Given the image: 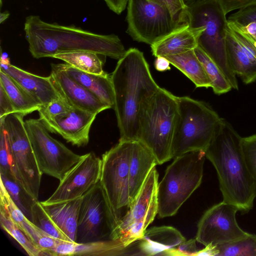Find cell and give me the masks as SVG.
Masks as SVG:
<instances>
[{"mask_svg":"<svg viewBox=\"0 0 256 256\" xmlns=\"http://www.w3.org/2000/svg\"><path fill=\"white\" fill-rule=\"evenodd\" d=\"M138 241L140 254L178 256L179 248L186 240L175 228L162 226L146 230Z\"/></svg>","mask_w":256,"mask_h":256,"instance_id":"d6986e66","label":"cell"},{"mask_svg":"<svg viewBox=\"0 0 256 256\" xmlns=\"http://www.w3.org/2000/svg\"><path fill=\"white\" fill-rule=\"evenodd\" d=\"M49 76L61 97L72 106L97 114L110 108L94 94L68 76L60 64L51 65Z\"/></svg>","mask_w":256,"mask_h":256,"instance_id":"e0dca14e","label":"cell"},{"mask_svg":"<svg viewBox=\"0 0 256 256\" xmlns=\"http://www.w3.org/2000/svg\"><path fill=\"white\" fill-rule=\"evenodd\" d=\"M0 174L12 178L19 182L6 132L3 124L0 122Z\"/></svg>","mask_w":256,"mask_h":256,"instance_id":"d590c367","label":"cell"},{"mask_svg":"<svg viewBox=\"0 0 256 256\" xmlns=\"http://www.w3.org/2000/svg\"><path fill=\"white\" fill-rule=\"evenodd\" d=\"M72 106L62 98L55 100L38 110L40 116L52 117L68 111Z\"/></svg>","mask_w":256,"mask_h":256,"instance_id":"74e56055","label":"cell"},{"mask_svg":"<svg viewBox=\"0 0 256 256\" xmlns=\"http://www.w3.org/2000/svg\"><path fill=\"white\" fill-rule=\"evenodd\" d=\"M178 114L172 140V158L187 152L205 151L221 118L206 102L178 97Z\"/></svg>","mask_w":256,"mask_h":256,"instance_id":"52a82bcc","label":"cell"},{"mask_svg":"<svg viewBox=\"0 0 256 256\" xmlns=\"http://www.w3.org/2000/svg\"><path fill=\"white\" fill-rule=\"evenodd\" d=\"M225 14L256 3V0H218Z\"/></svg>","mask_w":256,"mask_h":256,"instance_id":"60d3db41","label":"cell"},{"mask_svg":"<svg viewBox=\"0 0 256 256\" xmlns=\"http://www.w3.org/2000/svg\"><path fill=\"white\" fill-rule=\"evenodd\" d=\"M60 65L72 78L94 94L110 108H114V92L110 75L107 73L97 74L86 72L67 64Z\"/></svg>","mask_w":256,"mask_h":256,"instance_id":"603a6c76","label":"cell"},{"mask_svg":"<svg viewBox=\"0 0 256 256\" xmlns=\"http://www.w3.org/2000/svg\"><path fill=\"white\" fill-rule=\"evenodd\" d=\"M31 216V221L50 236L58 240L72 242L60 230L47 213L41 202L38 200L32 206Z\"/></svg>","mask_w":256,"mask_h":256,"instance_id":"e575fe53","label":"cell"},{"mask_svg":"<svg viewBox=\"0 0 256 256\" xmlns=\"http://www.w3.org/2000/svg\"><path fill=\"white\" fill-rule=\"evenodd\" d=\"M205 152L192 150L174 158L158 186V214L160 218L174 215L200 185Z\"/></svg>","mask_w":256,"mask_h":256,"instance_id":"8992f818","label":"cell"},{"mask_svg":"<svg viewBox=\"0 0 256 256\" xmlns=\"http://www.w3.org/2000/svg\"><path fill=\"white\" fill-rule=\"evenodd\" d=\"M243 155L256 184V134L241 138Z\"/></svg>","mask_w":256,"mask_h":256,"instance_id":"8d00e7d4","label":"cell"},{"mask_svg":"<svg viewBox=\"0 0 256 256\" xmlns=\"http://www.w3.org/2000/svg\"><path fill=\"white\" fill-rule=\"evenodd\" d=\"M0 70L14 80L41 106L62 98L50 76L43 77L25 71L10 63L1 53Z\"/></svg>","mask_w":256,"mask_h":256,"instance_id":"ac0fdd59","label":"cell"},{"mask_svg":"<svg viewBox=\"0 0 256 256\" xmlns=\"http://www.w3.org/2000/svg\"><path fill=\"white\" fill-rule=\"evenodd\" d=\"M102 159L94 152L84 154L82 158L60 180L50 196L40 202L44 205L82 198L100 180Z\"/></svg>","mask_w":256,"mask_h":256,"instance_id":"9a60e30c","label":"cell"},{"mask_svg":"<svg viewBox=\"0 0 256 256\" xmlns=\"http://www.w3.org/2000/svg\"><path fill=\"white\" fill-rule=\"evenodd\" d=\"M81 200L82 198L50 204H42L60 230L75 242Z\"/></svg>","mask_w":256,"mask_h":256,"instance_id":"d4e9b609","label":"cell"},{"mask_svg":"<svg viewBox=\"0 0 256 256\" xmlns=\"http://www.w3.org/2000/svg\"><path fill=\"white\" fill-rule=\"evenodd\" d=\"M127 32L133 40L150 44L187 24L164 6L150 0H128Z\"/></svg>","mask_w":256,"mask_h":256,"instance_id":"9c48e42d","label":"cell"},{"mask_svg":"<svg viewBox=\"0 0 256 256\" xmlns=\"http://www.w3.org/2000/svg\"><path fill=\"white\" fill-rule=\"evenodd\" d=\"M24 30L29 50L36 58L82 50L119 60L126 52L115 34H100L73 26L49 23L38 16L31 15L26 18Z\"/></svg>","mask_w":256,"mask_h":256,"instance_id":"7a4b0ae2","label":"cell"},{"mask_svg":"<svg viewBox=\"0 0 256 256\" xmlns=\"http://www.w3.org/2000/svg\"><path fill=\"white\" fill-rule=\"evenodd\" d=\"M158 177L154 167L112 232V240H118L124 249L142 238L158 214Z\"/></svg>","mask_w":256,"mask_h":256,"instance_id":"30bf717a","label":"cell"},{"mask_svg":"<svg viewBox=\"0 0 256 256\" xmlns=\"http://www.w3.org/2000/svg\"><path fill=\"white\" fill-rule=\"evenodd\" d=\"M113 0V1H114V2H122V1H124V0Z\"/></svg>","mask_w":256,"mask_h":256,"instance_id":"bcb514c9","label":"cell"},{"mask_svg":"<svg viewBox=\"0 0 256 256\" xmlns=\"http://www.w3.org/2000/svg\"><path fill=\"white\" fill-rule=\"evenodd\" d=\"M21 112L0 118L8 136L19 182L26 192L38 200L42 174L38 166Z\"/></svg>","mask_w":256,"mask_h":256,"instance_id":"7c38bea8","label":"cell"},{"mask_svg":"<svg viewBox=\"0 0 256 256\" xmlns=\"http://www.w3.org/2000/svg\"><path fill=\"white\" fill-rule=\"evenodd\" d=\"M10 16V14L8 12H1L0 14V23L2 24V22L5 21Z\"/></svg>","mask_w":256,"mask_h":256,"instance_id":"f6af8a7d","label":"cell"},{"mask_svg":"<svg viewBox=\"0 0 256 256\" xmlns=\"http://www.w3.org/2000/svg\"><path fill=\"white\" fill-rule=\"evenodd\" d=\"M241 138L232 126L221 118L204 152L216 172L223 200L244 213L253 208L256 184L243 155Z\"/></svg>","mask_w":256,"mask_h":256,"instance_id":"6da1fadb","label":"cell"},{"mask_svg":"<svg viewBox=\"0 0 256 256\" xmlns=\"http://www.w3.org/2000/svg\"><path fill=\"white\" fill-rule=\"evenodd\" d=\"M0 223L2 228L12 237L30 256H43L36 246L14 222L6 206L0 203Z\"/></svg>","mask_w":256,"mask_h":256,"instance_id":"f1b7e54d","label":"cell"},{"mask_svg":"<svg viewBox=\"0 0 256 256\" xmlns=\"http://www.w3.org/2000/svg\"><path fill=\"white\" fill-rule=\"evenodd\" d=\"M195 84L196 88L211 87L204 66L194 52L190 50L174 56H164Z\"/></svg>","mask_w":256,"mask_h":256,"instance_id":"484cf974","label":"cell"},{"mask_svg":"<svg viewBox=\"0 0 256 256\" xmlns=\"http://www.w3.org/2000/svg\"><path fill=\"white\" fill-rule=\"evenodd\" d=\"M97 114L72 106L68 112L52 117L40 116L51 132L60 135L78 147L87 145L91 126Z\"/></svg>","mask_w":256,"mask_h":256,"instance_id":"2e32d148","label":"cell"},{"mask_svg":"<svg viewBox=\"0 0 256 256\" xmlns=\"http://www.w3.org/2000/svg\"><path fill=\"white\" fill-rule=\"evenodd\" d=\"M98 54L88 51H72L57 54L52 58L62 60L67 64L86 72L104 74L103 63Z\"/></svg>","mask_w":256,"mask_h":256,"instance_id":"83f0119b","label":"cell"},{"mask_svg":"<svg viewBox=\"0 0 256 256\" xmlns=\"http://www.w3.org/2000/svg\"><path fill=\"white\" fill-rule=\"evenodd\" d=\"M133 142L119 140L102 155L101 158L100 182L116 226L130 204L129 168Z\"/></svg>","mask_w":256,"mask_h":256,"instance_id":"ba28073f","label":"cell"},{"mask_svg":"<svg viewBox=\"0 0 256 256\" xmlns=\"http://www.w3.org/2000/svg\"><path fill=\"white\" fill-rule=\"evenodd\" d=\"M201 0H183L186 8H190Z\"/></svg>","mask_w":256,"mask_h":256,"instance_id":"ee69618b","label":"cell"},{"mask_svg":"<svg viewBox=\"0 0 256 256\" xmlns=\"http://www.w3.org/2000/svg\"><path fill=\"white\" fill-rule=\"evenodd\" d=\"M16 112L14 106L3 87L0 85V118Z\"/></svg>","mask_w":256,"mask_h":256,"instance_id":"b9f144b4","label":"cell"},{"mask_svg":"<svg viewBox=\"0 0 256 256\" xmlns=\"http://www.w3.org/2000/svg\"><path fill=\"white\" fill-rule=\"evenodd\" d=\"M178 114V96L161 88L141 105L138 140L151 152L158 164L172 158V144Z\"/></svg>","mask_w":256,"mask_h":256,"instance_id":"277c9868","label":"cell"},{"mask_svg":"<svg viewBox=\"0 0 256 256\" xmlns=\"http://www.w3.org/2000/svg\"><path fill=\"white\" fill-rule=\"evenodd\" d=\"M194 51L204 66L214 93L220 95L230 91L232 88L230 84L214 62L198 46Z\"/></svg>","mask_w":256,"mask_h":256,"instance_id":"f546056e","label":"cell"},{"mask_svg":"<svg viewBox=\"0 0 256 256\" xmlns=\"http://www.w3.org/2000/svg\"><path fill=\"white\" fill-rule=\"evenodd\" d=\"M0 85L11 100L16 112L26 115L38 110L41 106L14 80L0 70Z\"/></svg>","mask_w":256,"mask_h":256,"instance_id":"4316f807","label":"cell"},{"mask_svg":"<svg viewBox=\"0 0 256 256\" xmlns=\"http://www.w3.org/2000/svg\"><path fill=\"white\" fill-rule=\"evenodd\" d=\"M110 76L120 140H138L141 105L160 87L153 78L143 53L136 48L126 50Z\"/></svg>","mask_w":256,"mask_h":256,"instance_id":"3957f363","label":"cell"},{"mask_svg":"<svg viewBox=\"0 0 256 256\" xmlns=\"http://www.w3.org/2000/svg\"><path fill=\"white\" fill-rule=\"evenodd\" d=\"M166 8L174 18H184L186 6L183 0H150Z\"/></svg>","mask_w":256,"mask_h":256,"instance_id":"ab89813d","label":"cell"},{"mask_svg":"<svg viewBox=\"0 0 256 256\" xmlns=\"http://www.w3.org/2000/svg\"><path fill=\"white\" fill-rule=\"evenodd\" d=\"M25 128L42 174L60 180L83 158L52 138L40 119L24 121Z\"/></svg>","mask_w":256,"mask_h":256,"instance_id":"8fae6325","label":"cell"},{"mask_svg":"<svg viewBox=\"0 0 256 256\" xmlns=\"http://www.w3.org/2000/svg\"><path fill=\"white\" fill-rule=\"evenodd\" d=\"M0 194V202L6 206L18 227L42 252L44 256H52L58 240L48 234L27 218L12 201L2 183Z\"/></svg>","mask_w":256,"mask_h":256,"instance_id":"ffe728a7","label":"cell"},{"mask_svg":"<svg viewBox=\"0 0 256 256\" xmlns=\"http://www.w3.org/2000/svg\"><path fill=\"white\" fill-rule=\"evenodd\" d=\"M186 22L192 27L200 28L198 46L214 62L233 89L238 90L236 74L227 58L226 36L228 22L218 0H201L184 11Z\"/></svg>","mask_w":256,"mask_h":256,"instance_id":"5b68a950","label":"cell"},{"mask_svg":"<svg viewBox=\"0 0 256 256\" xmlns=\"http://www.w3.org/2000/svg\"><path fill=\"white\" fill-rule=\"evenodd\" d=\"M0 175V182L6 188L12 201L24 216L31 220L32 205L38 200L30 196L21 184L14 178Z\"/></svg>","mask_w":256,"mask_h":256,"instance_id":"4dcf8cb0","label":"cell"},{"mask_svg":"<svg viewBox=\"0 0 256 256\" xmlns=\"http://www.w3.org/2000/svg\"><path fill=\"white\" fill-rule=\"evenodd\" d=\"M200 28L192 27L188 23L175 30L151 46L156 57L174 56L194 50L200 32Z\"/></svg>","mask_w":256,"mask_h":256,"instance_id":"44dd1931","label":"cell"},{"mask_svg":"<svg viewBox=\"0 0 256 256\" xmlns=\"http://www.w3.org/2000/svg\"><path fill=\"white\" fill-rule=\"evenodd\" d=\"M228 24L250 36L256 41V3L242 8L230 15Z\"/></svg>","mask_w":256,"mask_h":256,"instance_id":"d6a6232c","label":"cell"},{"mask_svg":"<svg viewBox=\"0 0 256 256\" xmlns=\"http://www.w3.org/2000/svg\"><path fill=\"white\" fill-rule=\"evenodd\" d=\"M216 247L217 256H256V234H249L241 239Z\"/></svg>","mask_w":256,"mask_h":256,"instance_id":"836d02e7","label":"cell"},{"mask_svg":"<svg viewBox=\"0 0 256 256\" xmlns=\"http://www.w3.org/2000/svg\"><path fill=\"white\" fill-rule=\"evenodd\" d=\"M116 226V223L99 182L82 198L76 242L111 240Z\"/></svg>","mask_w":256,"mask_h":256,"instance_id":"4fadbf2b","label":"cell"},{"mask_svg":"<svg viewBox=\"0 0 256 256\" xmlns=\"http://www.w3.org/2000/svg\"><path fill=\"white\" fill-rule=\"evenodd\" d=\"M228 26L242 46L256 60V41L248 34L228 24Z\"/></svg>","mask_w":256,"mask_h":256,"instance_id":"f35d334b","label":"cell"},{"mask_svg":"<svg viewBox=\"0 0 256 256\" xmlns=\"http://www.w3.org/2000/svg\"><path fill=\"white\" fill-rule=\"evenodd\" d=\"M154 61V66L156 69L160 72H164L170 69V62L164 56L156 57Z\"/></svg>","mask_w":256,"mask_h":256,"instance_id":"7bdbcfd3","label":"cell"},{"mask_svg":"<svg viewBox=\"0 0 256 256\" xmlns=\"http://www.w3.org/2000/svg\"><path fill=\"white\" fill-rule=\"evenodd\" d=\"M234 205L224 200L208 209L200 218L196 237V242L206 246L235 241L248 236L238 225Z\"/></svg>","mask_w":256,"mask_h":256,"instance_id":"5bb4252c","label":"cell"},{"mask_svg":"<svg viewBox=\"0 0 256 256\" xmlns=\"http://www.w3.org/2000/svg\"><path fill=\"white\" fill-rule=\"evenodd\" d=\"M158 164L151 152L140 141L133 142L129 168L130 204L140 192L152 170Z\"/></svg>","mask_w":256,"mask_h":256,"instance_id":"7402d4cb","label":"cell"},{"mask_svg":"<svg viewBox=\"0 0 256 256\" xmlns=\"http://www.w3.org/2000/svg\"><path fill=\"white\" fill-rule=\"evenodd\" d=\"M124 250L117 240H107L86 243L75 242L73 256H114Z\"/></svg>","mask_w":256,"mask_h":256,"instance_id":"1f68e13d","label":"cell"},{"mask_svg":"<svg viewBox=\"0 0 256 256\" xmlns=\"http://www.w3.org/2000/svg\"><path fill=\"white\" fill-rule=\"evenodd\" d=\"M226 48L230 66L236 76L246 84L256 80V61L244 50L228 26Z\"/></svg>","mask_w":256,"mask_h":256,"instance_id":"cb8c5ba5","label":"cell"}]
</instances>
